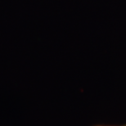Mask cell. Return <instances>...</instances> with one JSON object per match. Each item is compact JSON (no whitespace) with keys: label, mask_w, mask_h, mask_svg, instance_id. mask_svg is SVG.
<instances>
[{"label":"cell","mask_w":126,"mask_h":126,"mask_svg":"<svg viewBox=\"0 0 126 126\" xmlns=\"http://www.w3.org/2000/svg\"><path fill=\"white\" fill-rule=\"evenodd\" d=\"M97 126H102V125H97ZM122 126H126V125H122Z\"/></svg>","instance_id":"cell-1"}]
</instances>
